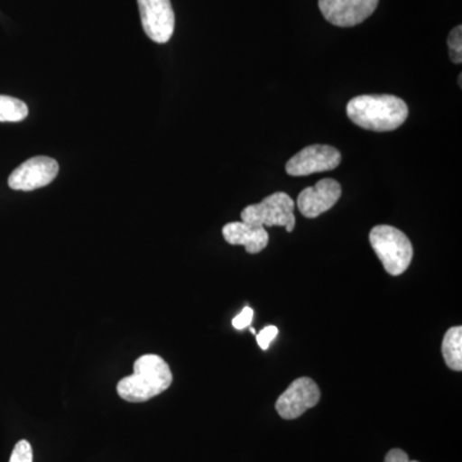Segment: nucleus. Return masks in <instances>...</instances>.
<instances>
[{"mask_svg":"<svg viewBox=\"0 0 462 462\" xmlns=\"http://www.w3.org/2000/svg\"><path fill=\"white\" fill-rule=\"evenodd\" d=\"M346 116L357 126L376 133L393 132L409 117L403 99L391 94L358 96L346 105Z\"/></svg>","mask_w":462,"mask_h":462,"instance_id":"f257e3e1","label":"nucleus"},{"mask_svg":"<svg viewBox=\"0 0 462 462\" xmlns=\"http://www.w3.org/2000/svg\"><path fill=\"white\" fill-rule=\"evenodd\" d=\"M172 384L169 364L158 355H144L134 364L133 375L121 379L118 396L127 402L139 403L160 396Z\"/></svg>","mask_w":462,"mask_h":462,"instance_id":"f03ea898","label":"nucleus"},{"mask_svg":"<svg viewBox=\"0 0 462 462\" xmlns=\"http://www.w3.org/2000/svg\"><path fill=\"white\" fill-rule=\"evenodd\" d=\"M370 245L392 276L402 275L413 257L412 243L406 234L389 225H378L370 231Z\"/></svg>","mask_w":462,"mask_h":462,"instance_id":"7ed1b4c3","label":"nucleus"},{"mask_svg":"<svg viewBox=\"0 0 462 462\" xmlns=\"http://www.w3.org/2000/svg\"><path fill=\"white\" fill-rule=\"evenodd\" d=\"M240 217L243 223L254 226H282L288 233L296 227L293 199L282 191L266 197L257 205L245 207Z\"/></svg>","mask_w":462,"mask_h":462,"instance_id":"20e7f679","label":"nucleus"},{"mask_svg":"<svg viewBox=\"0 0 462 462\" xmlns=\"http://www.w3.org/2000/svg\"><path fill=\"white\" fill-rule=\"evenodd\" d=\"M342 162V154L331 145L314 144L303 148L285 165L291 176H309L312 173L331 171Z\"/></svg>","mask_w":462,"mask_h":462,"instance_id":"39448f33","label":"nucleus"},{"mask_svg":"<svg viewBox=\"0 0 462 462\" xmlns=\"http://www.w3.org/2000/svg\"><path fill=\"white\" fill-rule=\"evenodd\" d=\"M60 166L51 157L38 156L30 158L9 175L8 185L11 189L32 191L48 187L57 178Z\"/></svg>","mask_w":462,"mask_h":462,"instance_id":"423d86ee","label":"nucleus"},{"mask_svg":"<svg viewBox=\"0 0 462 462\" xmlns=\"http://www.w3.org/2000/svg\"><path fill=\"white\" fill-rule=\"evenodd\" d=\"M142 25L151 41L165 44L175 30L171 0H138Z\"/></svg>","mask_w":462,"mask_h":462,"instance_id":"0eeeda50","label":"nucleus"},{"mask_svg":"<svg viewBox=\"0 0 462 462\" xmlns=\"http://www.w3.org/2000/svg\"><path fill=\"white\" fill-rule=\"evenodd\" d=\"M320 388L314 380L298 378L276 401L275 409L285 420L300 418L320 401Z\"/></svg>","mask_w":462,"mask_h":462,"instance_id":"6e6552de","label":"nucleus"},{"mask_svg":"<svg viewBox=\"0 0 462 462\" xmlns=\"http://www.w3.org/2000/svg\"><path fill=\"white\" fill-rule=\"evenodd\" d=\"M378 5L379 0H319L322 16L338 27L360 25L372 16Z\"/></svg>","mask_w":462,"mask_h":462,"instance_id":"1a4fd4ad","label":"nucleus"},{"mask_svg":"<svg viewBox=\"0 0 462 462\" xmlns=\"http://www.w3.org/2000/svg\"><path fill=\"white\" fill-rule=\"evenodd\" d=\"M342 196V187L334 179H322L315 187L300 191L297 206L300 214L307 218H316L329 211Z\"/></svg>","mask_w":462,"mask_h":462,"instance_id":"9d476101","label":"nucleus"},{"mask_svg":"<svg viewBox=\"0 0 462 462\" xmlns=\"http://www.w3.org/2000/svg\"><path fill=\"white\" fill-rule=\"evenodd\" d=\"M224 239L231 245H243L248 254L263 252L269 245V233L263 226L243 223H229L223 229Z\"/></svg>","mask_w":462,"mask_h":462,"instance_id":"9b49d317","label":"nucleus"},{"mask_svg":"<svg viewBox=\"0 0 462 462\" xmlns=\"http://www.w3.org/2000/svg\"><path fill=\"white\" fill-rule=\"evenodd\" d=\"M442 355L447 366L455 372L462 370V328H451L442 342Z\"/></svg>","mask_w":462,"mask_h":462,"instance_id":"f8f14e48","label":"nucleus"},{"mask_svg":"<svg viewBox=\"0 0 462 462\" xmlns=\"http://www.w3.org/2000/svg\"><path fill=\"white\" fill-rule=\"evenodd\" d=\"M29 115V108L23 100L14 97L0 96V123H20Z\"/></svg>","mask_w":462,"mask_h":462,"instance_id":"ddd939ff","label":"nucleus"},{"mask_svg":"<svg viewBox=\"0 0 462 462\" xmlns=\"http://www.w3.org/2000/svg\"><path fill=\"white\" fill-rule=\"evenodd\" d=\"M449 56L452 62L460 65L462 62V27L457 26L448 35Z\"/></svg>","mask_w":462,"mask_h":462,"instance_id":"4468645a","label":"nucleus"},{"mask_svg":"<svg viewBox=\"0 0 462 462\" xmlns=\"http://www.w3.org/2000/svg\"><path fill=\"white\" fill-rule=\"evenodd\" d=\"M32 447L27 440L23 439L14 446L9 462H32Z\"/></svg>","mask_w":462,"mask_h":462,"instance_id":"2eb2a0df","label":"nucleus"},{"mask_svg":"<svg viewBox=\"0 0 462 462\" xmlns=\"http://www.w3.org/2000/svg\"><path fill=\"white\" fill-rule=\"evenodd\" d=\"M278 334L279 329L278 328L273 327V325L264 328V329L261 330L260 333L257 334L258 346H261L263 351H266V349H269L270 343L276 338Z\"/></svg>","mask_w":462,"mask_h":462,"instance_id":"dca6fc26","label":"nucleus"},{"mask_svg":"<svg viewBox=\"0 0 462 462\" xmlns=\"http://www.w3.org/2000/svg\"><path fill=\"white\" fill-rule=\"evenodd\" d=\"M254 310H252L251 307H245L243 311L234 318L233 327L236 328V330L245 329V328L251 325L252 320H254Z\"/></svg>","mask_w":462,"mask_h":462,"instance_id":"f3484780","label":"nucleus"},{"mask_svg":"<svg viewBox=\"0 0 462 462\" xmlns=\"http://www.w3.org/2000/svg\"><path fill=\"white\" fill-rule=\"evenodd\" d=\"M384 462H419V461H411L409 458V455L406 452L402 451L400 448L391 449L388 452V455L385 456Z\"/></svg>","mask_w":462,"mask_h":462,"instance_id":"a211bd4d","label":"nucleus"},{"mask_svg":"<svg viewBox=\"0 0 462 462\" xmlns=\"http://www.w3.org/2000/svg\"><path fill=\"white\" fill-rule=\"evenodd\" d=\"M249 330H251L252 334H256V330H254V328H251V329H249Z\"/></svg>","mask_w":462,"mask_h":462,"instance_id":"6ab92c4d","label":"nucleus"},{"mask_svg":"<svg viewBox=\"0 0 462 462\" xmlns=\"http://www.w3.org/2000/svg\"><path fill=\"white\" fill-rule=\"evenodd\" d=\"M458 85H460V87H461V75H460V78H458Z\"/></svg>","mask_w":462,"mask_h":462,"instance_id":"aec40b11","label":"nucleus"}]
</instances>
